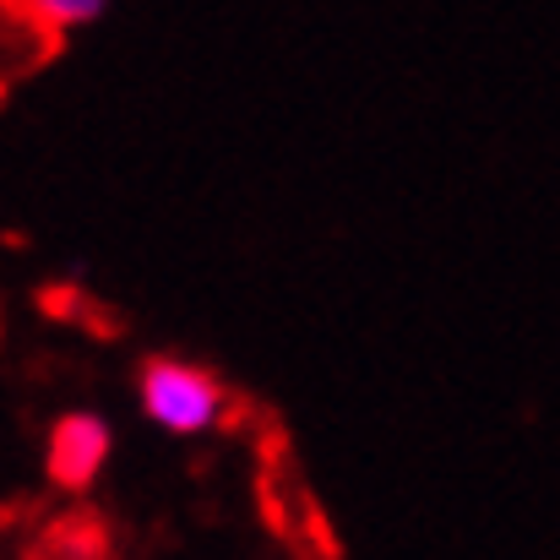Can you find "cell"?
Instances as JSON below:
<instances>
[{
	"label": "cell",
	"mask_w": 560,
	"mask_h": 560,
	"mask_svg": "<svg viewBox=\"0 0 560 560\" xmlns=\"http://www.w3.org/2000/svg\"><path fill=\"white\" fill-rule=\"evenodd\" d=\"M109 457V424L98 413H66L49 430V479L60 490H88Z\"/></svg>",
	"instance_id": "2"
},
{
	"label": "cell",
	"mask_w": 560,
	"mask_h": 560,
	"mask_svg": "<svg viewBox=\"0 0 560 560\" xmlns=\"http://www.w3.org/2000/svg\"><path fill=\"white\" fill-rule=\"evenodd\" d=\"M229 392L223 381L201 365H186V360H148L142 365V408L153 424L175 430V435H196L207 424H218Z\"/></svg>",
	"instance_id": "1"
},
{
	"label": "cell",
	"mask_w": 560,
	"mask_h": 560,
	"mask_svg": "<svg viewBox=\"0 0 560 560\" xmlns=\"http://www.w3.org/2000/svg\"><path fill=\"white\" fill-rule=\"evenodd\" d=\"M27 22H93L98 5L93 0H55V5H22Z\"/></svg>",
	"instance_id": "3"
}]
</instances>
